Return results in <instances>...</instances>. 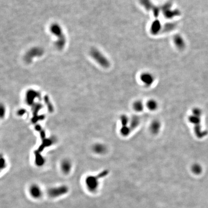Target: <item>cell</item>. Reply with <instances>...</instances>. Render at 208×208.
<instances>
[{
  "label": "cell",
  "mask_w": 208,
  "mask_h": 208,
  "mask_svg": "<svg viewBox=\"0 0 208 208\" xmlns=\"http://www.w3.org/2000/svg\"><path fill=\"white\" fill-rule=\"evenodd\" d=\"M50 31L53 34L58 37V40L55 42V45L58 50H62L65 46L66 39L61 28L58 24L54 23L50 27Z\"/></svg>",
  "instance_id": "obj_1"
},
{
  "label": "cell",
  "mask_w": 208,
  "mask_h": 208,
  "mask_svg": "<svg viewBox=\"0 0 208 208\" xmlns=\"http://www.w3.org/2000/svg\"><path fill=\"white\" fill-rule=\"evenodd\" d=\"M108 172H103L100 173L99 175L96 176H89L86 179V185L88 189L92 192L96 190L99 185V180L101 178L104 177L107 175Z\"/></svg>",
  "instance_id": "obj_2"
},
{
  "label": "cell",
  "mask_w": 208,
  "mask_h": 208,
  "mask_svg": "<svg viewBox=\"0 0 208 208\" xmlns=\"http://www.w3.org/2000/svg\"><path fill=\"white\" fill-rule=\"evenodd\" d=\"M90 54L97 63L104 68H107L109 66V62L107 59L96 49H92L90 52Z\"/></svg>",
  "instance_id": "obj_3"
},
{
  "label": "cell",
  "mask_w": 208,
  "mask_h": 208,
  "mask_svg": "<svg viewBox=\"0 0 208 208\" xmlns=\"http://www.w3.org/2000/svg\"><path fill=\"white\" fill-rule=\"evenodd\" d=\"M44 54V50L40 47H35L31 49L25 55V60L28 63H31L32 59L36 56H40Z\"/></svg>",
  "instance_id": "obj_4"
},
{
  "label": "cell",
  "mask_w": 208,
  "mask_h": 208,
  "mask_svg": "<svg viewBox=\"0 0 208 208\" xmlns=\"http://www.w3.org/2000/svg\"><path fill=\"white\" fill-rule=\"evenodd\" d=\"M68 191V188L65 185L52 188L48 191V194L50 197L53 198L60 197L66 194Z\"/></svg>",
  "instance_id": "obj_5"
},
{
  "label": "cell",
  "mask_w": 208,
  "mask_h": 208,
  "mask_svg": "<svg viewBox=\"0 0 208 208\" xmlns=\"http://www.w3.org/2000/svg\"><path fill=\"white\" fill-rule=\"evenodd\" d=\"M29 192L32 197L36 199L40 198L42 195L41 188L37 185H33L30 187Z\"/></svg>",
  "instance_id": "obj_6"
},
{
  "label": "cell",
  "mask_w": 208,
  "mask_h": 208,
  "mask_svg": "<svg viewBox=\"0 0 208 208\" xmlns=\"http://www.w3.org/2000/svg\"><path fill=\"white\" fill-rule=\"evenodd\" d=\"M141 79L147 86H150L154 82V78L150 73H144L141 76Z\"/></svg>",
  "instance_id": "obj_7"
},
{
  "label": "cell",
  "mask_w": 208,
  "mask_h": 208,
  "mask_svg": "<svg viewBox=\"0 0 208 208\" xmlns=\"http://www.w3.org/2000/svg\"><path fill=\"white\" fill-rule=\"evenodd\" d=\"M72 167V163L68 160H63L61 163L62 171L65 174H68L70 172Z\"/></svg>",
  "instance_id": "obj_8"
},
{
  "label": "cell",
  "mask_w": 208,
  "mask_h": 208,
  "mask_svg": "<svg viewBox=\"0 0 208 208\" xmlns=\"http://www.w3.org/2000/svg\"><path fill=\"white\" fill-rule=\"evenodd\" d=\"M93 152L98 154H102L106 152V147L102 144H96L93 147Z\"/></svg>",
  "instance_id": "obj_9"
},
{
  "label": "cell",
  "mask_w": 208,
  "mask_h": 208,
  "mask_svg": "<svg viewBox=\"0 0 208 208\" xmlns=\"http://www.w3.org/2000/svg\"><path fill=\"white\" fill-rule=\"evenodd\" d=\"M161 128V123L158 120H155L151 123L150 125V130L152 133L156 134L160 131Z\"/></svg>",
  "instance_id": "obj_10"
},
{
  "label": "cell",
  "mask_w": 208,
  "mask_h": 208,
  "mask_svg": "<svg viewBox=\"0 0 208 208\" xmlns=\"http://www.w3.org/2000/svg\"><path fill=\"white\" fill-rule=\"evenodd\" d=\"M174 42L176 44V46L182 49L185 47V42L182 38L180 36H176L174 38Z\"/></svg>",
  "instance_id": "obj_11"
},
{
  "label": "cell",
  "mask_w": 208,
  "mask_h": 208,
  "mask_svg": "<svg viewBox=\"0 0 208 208\" xmlns=\"http://www.w3.org/2000/svg\"><path fill=\"white\" fill-rule=\"evenodd\" d=\"M129 123H130V127L131 129L136 128L139 125V119L138 117L133 116L131 119L130 120Z\"/></svg>",
  "instance_id": "obj_12"
},
{
  "label": "cell",
  "mask_w": 208,
  "mask_h": 208,
  "mask_svg": "<svg viewBox=\"0 0 208 208\" xmlns=\"http://www.w3.org/2000/svg\"><path fill=\"white\" fill-rule=\"evenodd\" d=\"M158 103L155 100L151 99L147 103V107L150 110H155L158 107Z\"/></svg>",
  "instance_id": "obj_13"
},
{
  "label": "cell",
  "mask_w": 208,
  "mask_h": 208,
  "mask_svg": "<svg viewBox=\"0 0 208 208\" xmlns=\"http://www.w3.org/2000/svg\"><path fill=\"white\" fill-rule=\"evenodd\" d=\"M134 109L135 111L141 112L144 109V105L141 101H137L134 104Z\"/></svg>",
  "instance_id": "obj_14"
},
{
  "label": "cell",
  "mask_w": 208,
  "mask_h": 208,
  "mask_svg": "<svg viewBox=\"0 0 208 208\" xmlns=\"http://www.w3.org/2000/svg\"><path fill=\"white\" fill-rule=\"evenodd\" d=\"M131 130V129L130 126H127L121 127L120 131L122 135L124 136H127L130 134Z\"/></svg>",
  "instance_id": "obj_15"
},
{
  "label": "cell",
  "mask_w": 208,
  "mask_h": 208,
  "mask_svg": "<svg viewBox=\"0 0 208 208\" xmlns=\"http://www.w3.org/2000/svg\"><path fill=\"white\" fill-rule=\"evenodd\" d=\"M121 127L127 126L130 123V119L126 115H123L120 117Z\"/></svg>",
  "instance_id": "obj_16"
},
{
  "label": "cell",
  "mask_w": 208,
  "mask_h": 208,
  "mask_svg": "<svg viewBox=\"0 0 208 208\" xmlns=\"http://www.w3.org/2000/svg\"><path fill=\"white\" fill-rule=\"evenodd\" d=\"M160 27L161 26H160V23L159 21H155L151 26V31L154 34H156L160 30Z\"/></svg>",
  "instance_id": "obj_17"
},
{
  "label": "cell",
  "mask_w": 208,
  "mask_h": 208,
  "mask_svg": "<svg viewBox=\"0 0 208 208\" xmlns=\"http://www.w3.org/2000/svg\"><path fill=\"white\" fill-rule=\"evenodd\" d=\"M199 166H198V165H194L193 167V171L194 172H196V173H198L200 171V170H199Z\"/></svg>",
  "instance_id": "obj_18"
}]
</instances>
